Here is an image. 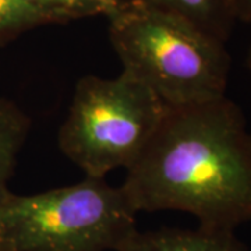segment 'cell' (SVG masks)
<instances>
[{
    "instance_id": "obj_1",
    "label": "cell",
    "mask_w": 251,
    "mask_h": 251,
    "mask_svg": "<svg viewBox=\"0 0 251 251\" xmlns=\"http://www.w3.org/2000/svg\"><path fill=\"white\" fill-rule=\"evenodd\" d=\"M137 212L179 211L234 232L251 222V131L226 95L168 108L120 184Z\"/></svg>"
},
{
    "instance_id": "obj_2",
    "label": "cell",
    "mask_w": 251,
    "mask_h": 251,
    "mask_svg": "<svg viewBox=\"0 0 251 251\" xmlns=\"http://www.w3.org/2000/svg\"><path fill=\"white\" fill-rule=\"evenodd\" d=\"M106 17L122 72L168 108L226 95L232 59L225 42L184 18L137 0H123Z\"/></svg>"
},
{
    "instance_id": "obj_3",
    "label": "cell",
    "mask_w": 251,
    "mask_h": 251,
    "mask_svg": "<svg viewBox=\"0 0 251 251\" xmlns=\"http://www.w3.org/2000/svg\"><path fill=\"white\" fill-rule=\"evenodd\" d=\"M137 211L106 179L0 200L1 251H119L137 229Z\"/></svg>"
},
{
    "instance_id": "obj_4",
    "label": "cell",
    "mask_w": 251,
    "mask_h": 251,
    "mask_svg": "<svg viewBox=\"0 0 251 251\" xmlns=\"http://www.w3.org/2000/svg\"><path fill=\"white\" fill-rule=\"evenodd\" d=\"M168 106L126 73L78 80L57 145L87 177L127 171L144 152Z\"/></svg>"
},
{
    "instance_id": "obj_5",
    "label": "cell",
    "mask_w": 251,
    "mask_h": 251,
    "mask_svg": "<svg viewBox=\"0 0 251 251\" xmlns=\"http://www.w3.org/2000/svg\"><path fill=\"white\" fill-rule=\"evenodd\" d=\"M119 251H247L234 232L162 227L135 232Z\"/></svg>"
},
{
    "instance_id": "obj_6",
    "label": "cell",
    "mask_w": 251,
    "mask_h": 251,
    "mask_svg": "<svg viewBox=\"0 0 251 251\" xmlns=\"http://www.w3.org/2000/svg\"><path fill=\"white\" fill-rule=\"evenodd\" d=\"M155 9L163 10L202 29L216 39L227 42L234 24L233 0H137Z\"/></svg>"
},
{
    "instance_id": "obj_7",
    "label": "cell",
    "mask_w": 251,
    "mask_h": 251,
    "mask_svg": "<svg viewBox=\"0 0 251 251\" xmlns=\"http://www.w3.org/2000/svg\"><path fill=\"white\" fill-rule=\"evenodd\" d=\"M29 130L27 113L13 100L0 97V200L10 191L9 183Z\"/></svg>"
},
{
    "instance_id": "obj_8",
    "label": "cell",
    "mask_w": 251,
    "mask_h": 251,
    "mask_svg": "<svg viewBox=\"0 0 251 251\" xmlns=\"http://www.w3.org/2000/svg\"><path fill=\"white\" fill-rule=\"evenodd\" d=\"M48 24L56 23L27 3L21 0H0V42Z\"/></svg>"
},
{
    "instance_id": "obj_9",
    "label": "cell",
    "mask_w": 251,
    "mask_h": 251,
    "mask_svg": "<svg viewBox=\"0 0 251 251\" xmlns=\"http://www.w3.org/2000/svg\"><path fill=\"white\" fill-rule=\"evenodd\" d=\"M21 1L49 16L56 24L100 14V10L94 0H21Z\"/></svg>"
},
{
    "instance_id": "obj_10",
    "label": "cell",
    "mask_w": 251,
    "mask_h": 251,
    "mask_svg": "<svg viewBox=\"0 0 251 251\" xmlns=\"http://www.w3.org/2000/svg\"><path fill=\"white\" fill-rule=\"evenodd\" d=\"M236 20L251 24V0H233Z\"/></svg>"
},
{
    "instance_id": "obj_11",
    "label": "cell",
    "mask_w": 251,
    "mask_h": 251,
    "mask_svg": "<svg viewBox=\"0 0 251 251\" xmlns=\"http://www.w3.org/2000/svg\"><path fill=\"white\" fill-rule=\"evenodd\" d=\"M94 1L100 10V14L108 16L109 13H112L113 10L116 9L123 0H94Z\"/></svg>"
},
{
    "instance_id": "obj_12",
    "label": "cell",
    "mask_w": 251,
    "mask_h": 251,
    "mask_svg": "<svg viewBox=\"0 0 251 251\" xmlns=\"http://www.w3.org/2000/svg\"><path fill=\"white\" fill-rule=\"evenodd\" d=\"M246 67H247V70H249V74H250V78H251V45L249 48V52H247V57H246Z\"/></svg>"
},
{
    "instance_id": "obj_13",
    "label": "cell",
    "mask_w": 251,
    "mask_h": 251,
    "mask_svg": "<svg viewBox=\"0 0 251 251\" xmlns=\"http://www.w3.org/2000/svg\"><path fill=\"white\" fill-rule=\"evenodd\" d=\"M0 251H1V250H0Z\"/></svg>"
}]
</instances>
